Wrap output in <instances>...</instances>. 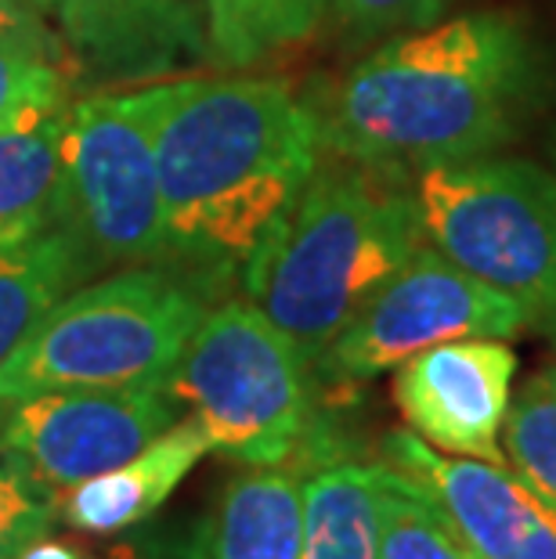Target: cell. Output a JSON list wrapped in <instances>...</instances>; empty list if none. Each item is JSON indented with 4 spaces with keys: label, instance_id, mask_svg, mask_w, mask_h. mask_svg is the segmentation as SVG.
<instances>
[{
    "label": "cell",
    "instance_id": "d6986e66",
    "mask_svg": "<svg viewBox=\"0 0 556 559\" xmlns=\"http://www.w3.org/2000/svg\"><path fill=\"white\" fill-rule=\"evenodd\" d=\"M502 455L531 491L556 509V379L542 368L510 401Z\"/></svg>",
    "mask_w": 556,
    "mask_h": 559
},
{
    "label": "cell",
    "instance_id": "2e32d148",
    "mask_svg": "<svg viewBox=\"0 0 556 559\" xmlns=\"http://www.w3.org/2000/svg\"><path fill=\"white\" fill-rule=\"evenodd\" d=\"M66 109L0 127V249L22 246L55 228Z\"/></svg>",
    "mask_w": 556,
    "mask_h": 559
},
{
    "label": "cell",
    "instance_id": "ac0fdd59",
    "mask_svg": "<svg viewBox=\"0 0 556 559\" xmlns=\"http://www.w3.org/2000/svg\"><path fill=\"white\" fill-rule=\"evenodd\" d=\"M333 0H206L210 62L242 73L315 37Z\"/></svg>",
    "mask_w": 556,
    "mask_h": 559
},
{
    "label": "cell",
    "instance_id": "9a60e30c",
    "mask_svg": "<svg viewBox=\"0 0 556 559\" xmlns=\"http://www.w3.org/2000/svg\"><path fill=\"white\" fill-rule=\"evenodd\" d=\"M383 462L336 459L304 477L300 559H380Z\"/></svg>",
    "mask_w": 556,
    "mask_h": 559
},
{
    "label": "cell",
    "instance_id": "8fae6325",
    "mask_svg": "<svg viewBox=\"0 0 556 559\" xmlns=\"http://www.w3.org/2000/svg\"><path fill=\"white\" fill-rule=\"evenodd\" d=\"M383 462L423 487L477 559H556V509L506 462L445 455L412 430L383 437Z\"/></svg>",
    "mask_w": 556,
    "mask_h": 559
},
{
    "label": "cell",
    "instance_id": "4fadbf2b",
    "mask_svg": "<svg viewBox=\"0 0 556 559\" xmlns=\"http://www.w3.org/2000/svg\"><path fill=\"white\" fill-rule=\"evenodd\" d=\"M203 455H210L203 430L196 419L181 415L138 455L58 498V523L87 538H116L123 531H134L170 502V495Z\"/></svg>",
    "mask_w": 556,
    "mask_h": 559
},
{
    "label": "cell",
    "instance_id": "30bf717a",
    "mask_svg": "<svg viewBox=\"0 0 556 559\" xmlns=\"http://www.w3.org/2000/svg\"><path fill=\"white\" fill-rule=\"evenodd\" d=\"M513 376L510 340H448L394 368V404L409 430L445 455L506 462L502 423L513 401Z\"/></svg>",
    "mask_w": 556,
    "mask_h": 559
},
{
    "label": "cell",
    "instance_id": "52a82bcc",
    "mask_svg": "<svg viewBox=\"0 0 556 559\" xmlns=\"http://www.w3.org/2000/svg\"><path fill=\"white\" fill-rule=\"evenodd\" d=\"M55 228L73 235L94 275L174 264L149 87L69 102Z\"/></svg>",
    "mask_w": 556,
    "mask_h": 559
},
{
    "label": "cell",
    "instance_id": "7a4b0ae2",
    "mask_svg": "<svg viewBox=\"0 0 556 559\" xmlns=\"http://www.w3.org/2000/svg\"><path fill=\"white\" fill-rule=\"evenodd\" d=\"M535 94L524 22L473 11L387 37L315 116L326 152L401 177L506 148Z\"/></svg>",
    "mask_w": 556,
    "mask_h": 559
},
{
    "label": "cell",
    "instance_id": "ba28073f",
    "mask_svg": "<svg viewBox=\"0 0 556 559\" xmlns=\"http://www.w3.org/2000/svg\"><path fill=\"white\" fill-rule=\"evenodd\" d=\"M524 329H531V318L517 300L423 242L336 332L315 361V372L333 383H365L437 343L466 336L513 340Z\"/></svg>",
    "mask_w": 556,
    "mask_h": 559
},
{
    "label": "cell",
    "instance_id": "5bb4252c",
    "mask_svg": "<svg viewBox=\"0 0 556 559\" xmlns=\"http://www.w3.org/2000/svg\"><path fill=\"white\" fill-rule=\"evenodd\" d=\"M304 477L289 466H246L221 487L199 559H300Z\"/></svg>",
    "mask_w": 556,
    "mask_h": 559
},
{
    "label": "cell",
    "instance_id": "603a6c76",
    "mask_svg": "<svg viewBox=\"0 0 556 559\" xmlns=\"http://www.w3.org/2000/svg\"><path fill=\"white\" fill-rule=\"evenodd\" d=\"M452 0H333L336 26L354 44L387 40L394 33L423 29L448 11Z\"/></svg>",
    "mask_w": 556,
    "mask_h": 559
},
{
    "label": "cell",
    "instance_id": "7402d4cb",
    "mask_svg": "<svg viewBox=\"0 0 556 559\" xmlns=\"http://www.w3.org/2000/svg\"><path fill=\"white\" fill-rule=\"evenodd\" d=\"M58 527V495L40 487L0 451V559H15L26 545Z\"/></svg>",
    "mask_w": 556,
    "mask_h": 559
},
{
    "label": "cell",
    "instance_id": "7c38bea8",
    "mask_svg": "<svg viewBox=\"0 0 556 559\" xmlns=\"http://www.w3.org/2000/svg\"><path fill=\"white\" fill-rule=\"evenodd\" d=\"M69 62L102 83H156L210 62L206 0H58Z\"/></svg>",
    "mask_w": 556,
    "mask_h": 559
},
{
    "label": "cell",
    "instance_id": "3957f363",
    "mask_svg": "<svg viewBox=\"0 0 556 559\" xmlns=\"http://www.w3.org/2000/svg\"><path fill=\"white\" fill-rule=\"evenodd\" d=\"M427 242L416 192L398 174L333 156L318 163L289 217L242 267L253 300L307 361Z\"/></svg>",
    "mask_w": 556,
    "mask_h": 559
},
{
    "label": "cell",
    "instance_id": "83f0119b",
    "mask_svg": "<svg viewBox=\"0 0 556 559\" xmlns=\"http://www.w3.org/2000/svg\"><path fill=\"white\" fill-rule=\"evenodd\" d=\"M546 372H549V376H553V379H556V361H553V365H549V368H546Z\"/></svg>",
    "mask_w": 556,
    "mask_h": 559
},
{
    "label": "cell",
    "instance_id": "e0dca14e",
    "mask_svg": "<svg viewBox=\"0 0 556 559\" xmlns=\"http://www.w3.org/2000/svg\"><path fill=\"white\" fill-rule=\"evenodd\" d=\"M91 275L94 267L84 249L62 228L0 249V365L66 293Z\"/></svg>",
    "mask_w": 556,
    "mask_h": 559
},
{
    "label": "cell",
    "instance_id": "5b68a950",
    "mask_svg": "<svg viewBox=\"0 0 556 559\" xmlns=\"http://www.w3.org/2000/svg\"><path fill=\"white\" fill-rule=\"evenodd\" d=\"M311 361L253 300H221L163 379L210 451L242 466H286L311 433Z\"/></svg>",
    "mask_w": 556,
    "mask_h": 559
},
{
    "label": "cell",
    "instance_id": "d4e9b609",
    "mask_svg": "<svg viewBox=\"0 0 556 559\" xmlns=\"http://www.w3.org/2000/svg\"><path fill=\"white\" fill-rule=\"evenodd\" d=\"M15 559H134L130 556V549H91V545H84L80 538H58V534H44V538H37L33 545H26Z\"/></svg>",
    "mask_w": 556,
    "mask_h": 559
},
{
    "label": "cell",
    "instance_id": "277c9868",
    "mask_svg": "<svg viewBox=\"0 0 556 559\" xmlns=\"http://www.w3.org/2000/svg\"><path fill=\"white\" fill-rule=\"evenodd\" d=\"M214 285L177 264H134L76 285L0 365V404L69 386L163 383Z\"/></svg>",
    "mask_w": 556,
    "mask_h": 559
},
{
    "label": "cell",
    "instance_id": "ffe728a7",
    "mask_svg": "<svg viewBox=\"0 0 556 559\" xmlns=\"http://www.w3.org/2000/svg\"><path fill=\"white\" fill-rule=\"evenodd\" d=\"M380 559H477L423 487L383 462Z\"/></svg>",
    "mask_w": 556,
    "mask_h": 559
},
{
    "label": "cell",
    "instance_id": "4316f807",
    "mask_svg": "<svg viewBox=\"0 0 556 559\" xmlns=\"http://www.w3.org/2000/svg\"><path fill=\"white\" fill-rule=\"evenodd\" d=\"M549 152H553V166H556V134H553V145H549ZM556 174V170H553Z\"/></svg>",
    "mask_w": 556,
    "mask_h": 559
},
{
    "label": "cell",
    "instance_id": "6da1fadb",
    "mask_svg": "<svg viewBox=\"0 0 556 559\" xmlns=\"http://www.w3.org/2000/svg\"><path fill=\"white\" fill-rule=\"evenodd\" d=\"M174 264L210 285L242 275L322 163L318 116L275 76L149 87Z\"/></svg>",
    "mask_w": 556,
    "mask_h": 559
},
{
    "label": "cell",
    "instance_id": "8992f818",
    "mask_svg": "<svg viewBox=\"0 0 556 559\" xmlns=\"http://www.w3.org/2000/svg\"><path fill=\"white\" fill-rule=\"evenodd\" d=\"M416 202L434 249L556 332V174L492 152L427 166Z\"/></svg>",
    "mask_w": 556,
    "mask_h": 559
},
{
    "label": "cell",
    "instance_id": "cb8c5ba5",
    "mask_svg": "<svg viewBox=\"0 0 556 559\" xmlns=\"http://www.w3.org/2000/svg\"><path fill=\"white\" fill-rule=\"evenodd\" d=\"M0 47L22 55H40L51 62H62V40L47 29L44 11H37L29 0H0Z\"/></svg>",
    "mask_w": 556,
    "mask_h": 559
},
{
    "label": "cell",
    "instance_id": "44dd1931",
    "mask_svg": "<svg viewBox=\"0 0 556 559\" xmlns=\"http://www.w3.org/2000/svg\"><path fill=\"white\" fill-rule=\"evenodd\" d=\"M73 102L62 62L0 47V127L62 112Z\"/></svg>",
    "mask_w": 556,
    "mask_h": 559
},
{
    "label": "cell",
    "instance_id": "9c48e42d",
    "mask_svg": "<svg viewBox=\"0 0 556 559\" xmlns=\"http://www.w3.org/2000/svg\"><path fill=\"white\" fill-rule=\"evenodd\" d=\"M0 408H8L0 451L58 498L138 455L181 419L163 383L44 390Z\"/></svg>",
    "mask_w": 556,
    "mask_h": 559
},
{
    "label": "cell",
    "instance_id": "484cf974",
    "mask_svg": "<svg viewBox=\"0 0 556 559\" xmlns=\"http://www.w3.org/2000/svg\"><path fill=\"white\" fill-rule=\"evenodd\" d=\"M29 4L37 8V11H44V15H47V11H55V4H58V0H29Z\"/></svg>",
    "mask_w": 556,
    "mask_h": 559
}]
</instances>
